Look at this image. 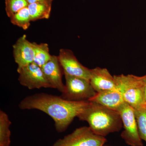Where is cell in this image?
I'll return each mask as SVG.
<instances>
[{
	"label": "cell",
	"mask_w": 146,
	"mask_h": 146,
	"mask_svg": "<svg viewBox=\"0 0 146 146\" xmlns=\"http://www.w3.org/2000/svg\"><path fill=\"white\" fill-rule=\"evenodd\" d=\"M29 4L38 2L52 3L53 0H27Z\"/></svg>",
	"instance_id": "ffe728a7"
},
{
	"label": "cell",
	"mask_w": 146,
	"mask_h": 146,
	"mask_svg": "<svg viewBox=\"0 0 146 146\" xmlns=\"http://www.w3.org/2000/svg\"><path fill=\"white\" fill-rule=\"evenodd\" d=\"M106 141L105 137L97 135L89 127L84 126L58 140L52 146H103Z\"/></svg>",
	"instance_id": "277c9868"
},
{
	"label": "cell",
	"mask_w": 146,
	"mask_h": 146,
	"mask_svg": "<svg viewBox=\"0 0 146 146\" xmlns=\"http://www.w3.org/2000/svg\"><path fill=\"white\" fill-rule=\"evenodd\" d=\"M89 101L96 103L116 111H118L125 102L121 94L118 89L97 92Z\"/></svg>",
	"instance_id": "7c38bea8"
},
{
	"label": "cell",
	"mask_w": 146,
	"mask_h": 146,
	"mask_svg": "<svg viewBox=\"0 0 146 146\" xmlns=\"http://www.w3.org/2000/svg\"><path fill=\"white\" fill-rule=\"evenodd\" d=\"M34 45L35 55L33 63L42 68V66L47 63L51 58L49 53L48 45L46 43L38 44L33 42Z\"/></svg>",
	"instance_id": "9a60e30c"
},
{
	"label": "cell",
	"mask_w": 146,
	"mask_h": 146,
	"mask_svg": "<svg viewBox=\"0 0 146 146\" xmlns=\"http://www.w3.org/2000/svg\"><path fill=\"white\" fill-rule=\"evenodd\" d=\"M141 78L142 84H143L144 97H145V101L146 103V75L143 76H141Z\"/></svg>",
	"instance_id": "d6986e66"
},
{
	"label": "cell",
	"mask_w": 146,
	"mask_h": 146,
	"mask_svg": "<svg viewBox=\"0 0 146 146\" xmlns=\"http://www.w3.org/2000/svg\"><path fill=\"white\" fill-rule=\"evenodd\" d=\"M65 79V91L62 97L65 100L74 101H89L97 92L90 81L78 77L64 75Z\"/></svg>",
	"instance_id": "5b68a950"
},
{
	"label": "cell",
	"mask_w": 146,
	"mask_h": 146,
	"mask_svg": "<svg viewBox=\"0 0 146 146\" xmlns=\"http://www.w3.org/2000/svg\"><path fill=\"white\" fill-rule=\"evenodd\" d=\"M11 123L7 114L0 111V146H9L11 132L9 127Z\"/></svg>",
	"instance_id": "5bb4252c"
},
{
	"label": "cell",
	"mask_w": 146,
	"mask_h": 146,
	"mask_svg": "<svg viewBox=\"0 0 146 146\" xmlns=\"http://www.w3.org/2000/svg\"><path fill=\"white\" fill-rule=\"evenodd\" d=\"M58 56L64 75L78 77L90 80L91 69L81 64L71 50L61 49Z\"/></svg>",
	"instance_id": "ba28073f"
},
{
	"label": "cell",
	"mask_w": 146,
	"mask_h": 146,
	"mask_svg": "<svg viewBox=\"0 0 146 146\" xmlns=\"http://www.w3.org/2000/svg\"><path fill=\"white\" fill-rule=\"evenodd\" d=\"M42 69L52 88L57 89L62 94H64L65 86L62 82L63 72L58 56L52 55L51 59L42 66Z\"/></svg>",
	"instance_id": "30bf717a"
},
{
	"label": "cell",
	"mask_w": 146,
	"mask_h": 146,
	"mask_svg": "<svg viewBox=\"0 0 146 146\" xmlns=\"http://www.w3.org/2000/svg\"><path fill=\"white\" fill-rule=\"evenodd\" d=\"M114 76L117 89L125 102L134 110L146 106L141 77L123 74Z\"/></svg>",
	"instance_id": "3957f363"
},
{
	"label": "cell",
	"mask_w": 146,
	"mask_h": 146,
	"mask_svg": "<svg viewBox=\"0 0 146 146\" xmlns=\"http://www.w3.org/2000/svg\"><path fill=\"white\" fill-rule=\"evenodd\" d=\"M13 48L14 60L18 68H23L33 62L35 55L34 44L27 39L25 35L17 40Z\"/></svg>",
	"instance_id": "9c48e42d"
},
{
	"label": "cell",
	"mask_w": 146,
	"mask_h": 146,
	"mask_svg": "<svg viewBox=\"0 0 146 146\" xmlns=\"http://www.w3.org/2000/svg\"><path fill=\"white\" fill-rule=\"evenodd\" d=\"M117 112L121 116L124 128L121 135L123 140L128 145L143 146L138 133L134 109L125 102Z\"/></svg>",
	"instance_id": "8992f818"
},
{
	"label": "cell",
	"mask_w": 146,
	"mask_h": 146,
	"mask_svg": "<svg viewBox=\"0 0 146 146\" xmlns=\"http://www.w3.org/2000/svg\"><path fill=\"white\" fill-rule=\"evenodd\" d=\"M5 11L9 18L25 7H27L29 3L27 0H5Z\"/></svg>",
	"instance_id": "ac0fdd59"
},
{
	"label": "cell",
	"mask_w": 146,
	"mask_h": 146,
	"mask_svg": "<svg viewBox=\"0 0 146 146\" xmlns=\"http://www.w3.org/2000/svg\"><path fill=\"white\" fill-rule=\"evenodd\" d=\"M90 83L97 92L117 89L114 76L106 68L97 67L91 69Z\"/></svg>",
	"instance_id": "8fae6325"
},
{
	"label": "cell",
	"mask_w": 146,
	"mask_h": 146,
	"mask_svg": "<svg viewBox=\"0 0 146 146\" xmlns=\"http://www.w3.org/2000/svg\"><path fill=\"white\" fill-rule=\"evenodd\" d=\"M134 111L139 136L141 140L146 142V106L134 110Z\"/></svg>",
	"instance_id": "e0dca14e"
},
{
	"label": "cell",
	"mask_w": 146,
	"mask_h": 146,
	"mask_svg": "<svg viewBox=\"0 0 146 146\" xmlns=\"http://www.w3.org/2000/svg\"><path fill=\"white\" fill-rule=\"evenodd\" d=\"M17 72L21 85L29 89L52 88L42 68L33 62L23 68H17Z\"/></svg>",
	"instance_id": "52a82bcc"
},
{
	"label": "cell",
	"mask_w": 146,
	"mask_h": 146,
	"mask_svg": "<svg viewBox=\"0 0 146 146\" xmlns=\"http://www.w3.org/2000/svg\"><path fill=\"white\" fill-rule=\"evenodd\" d=\"M52 3L38 2L29 4V11L31 21L48 19L50 16Z\"/></svg>",
	"instance_id": "4fadbf2b"
},
{
	"label": "cell",
	"mask_w": 146,
	"mask_h": 146,
	"mask_svg": "<svg viewBox=\"0 0 146 146\" xmlns=\"http://www.w3.org/2000/svg\"><path fill=\"white\" fill-rule=\"evenodd\" d=\"M89 101H74L62 97L39 93L26 97L20 103L22 110L36 109L45 112L52 119L58 132L65 131L76 117L83 112Z\"/></svg>",
	"instance_id": "6da1fadb"
},
{
	"label": "cell",
	"mask_w": 146,
	"mask_h": 146,
	"mask_svg": "<svg viewBox=\"0 0 146 146\" xmlns=\"http://www.w3.org/2000/svg\"><path fill=\"white\" fill-rule=\"evenodd\" d=\"M10 18L11 23L25 30L29 28L31 21L28 7L21 9Z\"/></svg>",
	"instance_id": "2e32d148"
},
{
	"label": "cell",
	"mask_w": 146,
	"mask_h": 146,
	"mask_svg": "<svg viewBox=\"0 0 146 146\" xmlns=\"http://www.w3.org/2000/svg\"><path fill=\"white\" fill-rule=\"evenodd\" d=\"M77 117L87 122L94 133L103 137L119 131L123 126L119 112L93 102H90Z\"/></svg>",
	"instance_id": "7a4b0ae2"
}]
</instances>
